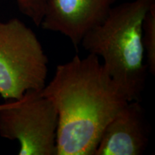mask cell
Here are the masks:
<instances>
[{
  "instance_id": "6da1fadb",
  "label": "cell",
  "mask_w": 155,
  "mask_h": 155,
  "mask_svg": "<svg viewBox=\"0 0 155 155\" xmlns=\"http://www.w3.org/2000/svg\"><path fill=\"white\" fill-rule=\"evenodd\" d=\"M40 94L57 110L56 155H94L106 125L129 102L98 56L58 65Z\"/></svg>"
},
{
  "instance_id": "7a4b0ae2",
  "label": "cell",
  "mask_w": 155,
  "mask_h": 155,
  "mask_svg": "<svg viewBox=\"0 0 155 155\" xmlns=\"http://www.w3.org/2000/svg\"><path fill=\"white\" fill-rule=\"evenodd\" d=\"M155 0H133L112 7L105 19L89 30L81 45L101 57L106 73L129 101H140L147 76L142 25Z\"/></svg>"
},
{
  "instance_id": "9c48e42d",
  "label": "cell",
  "mask_w": 155,
  "mask_h": 155,
  "mask_svg": "<svg viewBox=\"0 0 155 155\" xmlns=\"http://www.w3.org/2000/svg\"><path fill=\"white\" fill-rule=\"evenodd\" d=\"M6 106H7V102H6V103H5V104H0V109H2V108H5Z\"/></svg>"
},
{
  "instance_id": "277c9868",
  "label": "cell",
  "mask_w": 155,
  "mask_h": 155,
  "mask_svg": "<svg viewBox=\"0 0 155 155\" xmlns=\"http://www.w3.org/2000/svg\"><path fill=\"white\" fill-rule=\"evenodd\" d=\"M58 123L55 106L40 91H28L0 109V136L18 141L19 155H56Z\"/></svg>"
},
{
  "instance_id": "8992f818",
  "label": "cell",
  "mask_w": 155,
  "mask_h": 155,
  "mask_svg": "<svg viewBox=\"0 0 155 155\" xmlns=\"http://www.w3.org/2000/svg\"><path fill=\"white\" fill-rule=\"evenodd\" d=\"M150 129L140 101H129L106 125L94 155H141Z\"/></svg>"
},
{
  "instance_id": "3957f363",
  "label": "cell",
  "mask_w": 155,
  "mask_h": 155,
  "mask_svg": "<svg viewBox=\"0 0 155 155\" xmlns=\"http://www.w3.org/2000/svg\"><path fill=\"white\" fill-rule=\"evenodd\" d=\"M48 59L38 37L17 18L0 21V96L19 100L46 85Z\"/></svg>"
},
{
  "instance_id": "5b68a950",
  "label": "cell",
  "mask_w": 155,
  "mask_h": 155,
  "mask_svg": "<svg viewBox=\"0 0 155 155\" xmlns=\"http://www.w3.org/2000/svg\"><path fill=\"white\" fill-rule=\"evenodd\" d=\"M116 0H48L40 26L59 32L77 48L89 30L105 19Z\"/></svg>"
},
{
  "instance_id": "ba28073f",
  "label": "cell",
  "mask_w": 155,
  "mask_h": 155,
  "mask_svg": "<svg viewBox=\"0 0 155 155\" xmlns=\"http://www.w3.org/2000/svg\"><path fill=\"white\" fill-rule=\"evenodd\" d=\"M19 9L23 15L40 27L43 18L48 0H16Z\"/></svg>"
},
{
  "instance_id": "52a82bcc",
  "label": "cell",
  "mask_w": 155,
  "mask_h": 155,
  "mask_svg": "<svg viewBox=\"0 0 155 155\" xmlns=\"http://www.w3.org/2000/svg\"><path fill=\"white\" fill-rule=\"evenodd\" d=\"M142 44L148 71L155 74V3L145 15L142 25Z\"/></svg>"
}]
</instances>
